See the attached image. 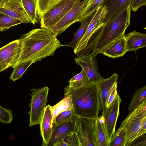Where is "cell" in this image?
<instances>
[{
	"instance_id": "7",
	"label": "cell",
	"mask_w": 146,
	"mask_h": 146,
	"mask_svg": "<svg viewBox=\"0 0 146 146\" xmlns=\"http://www.w3.org/2000/svg\"><path fill=\"white\" fill-rule=\"evenodd\" d=\"M95 119L77 117L75 123V132L80 146H96L94 136Z\"/></svg>"
},
{
	"instance_id": "16",
	"label": "cell",
	"mask_w": 146,
	"mask_h": 146,
	"mask_svg": "<svg viewBox=\"0 0 146 146\" xmlns=\"http://www.w3.org/2000/svg\"><path fill=\"white\" fill-rule=\"evenodd\" d=\"M51 106H46L40 123L41 135L43 139L42 145L48 146L52 131V115Z\"/></svg>"
},
{
	"instance_id": "17",
	"label": "cell",
	"mask_w": 146,
	"mask_h": 146,
	"mask_svg": "<svg viewBox=\"0 0 146 146\" xmlns=\"http://www.w3.org/2000/svg\"><path fill=\"white\" fill-rule=\"evenodd\" d=\"M125 35L114 41L104 49L101 53L115 58L122 57L127 52Z\"/></svg>"
},
{
	"instance_id": "28",
	"label": "cell",
	"mask_w": 146,
	"mask_h": 146,
	"mask_svg": "<svg viewBox=\"0 0 146 146\" xmlns=\"http://www.w3.org/2000/svg\"><path fill=\"white\" fill-rule=\"evenodd\" d=\"M104 0H88L85 9L81 15L79 22L94 12L100 6Z\"/></svg>"
},
{
	"instance_id": "4",
	"label": "cell",
	"mask_w": 146,
	"mask_h": 146,
	"mask_svg": "<svg viewBox=\"0 0 146 146\" xmlns=\"http://www.w3.org/2000/svg\"><path fill=\"white\" fill-rule=\"evenodd\" d=\"M117 132H125L123 146H130L137 139L146 132V99L123 120Z\"/></svg>"
},
{
	"instance_id": "12",
	"label": "cell",
	"mask_w": 146,
	"mask_h": 146,
	"mask_svg": "<svg viewBox=\"0 0 146 146\" xmlns=\"http://www.w3.org/2000/svg\"><path fill=\"white\" fill-rule=\"evenodd\" d=\"M97 55L92 51L87 55L76 58L74 60L84 71L90 81L95 84L103 78L98 70L96 58Z\"/></svg>"
},
{
	"instance_id": "8",
	"label": "cell",
	"mask_w": 146,
	"mask_h": 146,
	"mask_svg": "<svg viewBox=\"0 0 146 146\" xmlns=\"http://www.w3.org/2000/svg\"><path fill=\"white\" fill-rule=\"evenodd\" d=\"M88 0H84L76 3L60 19L48 29L57 36L72 24L78 21Z\"/></svg>"
},
{
	"instance_id": "31",
	"label": "cell",
	"mask_w": 146,
	"mask_h": 146,
	"mask_svg": "<svg viewBox=\"0 0 146 146\" xmlns=\"http://www.w3.org/2000/svg\"><path fill=\"white\" fill-rule=\"evenodd\" d=\"M13 115L12 111L0 106V121L5 123H9L12 121Z\"/></svg>"
},
{
	"instance_id": "9",
	"label": "cell",
	"mask_w": 146,
	"mask_h": 146,
	"mask_svg": "<svg viewBox=\"0 0 146 146\" xmlns=\"http://www.w3.org/2000/svg\"><path fill=\"white\" fill-rule=\"evenodd\" d=\"M121 101L118 94L110 106L106 108L102 111V115L104 118V121L102 124L106 136L108 146H109L111 139L115 132Z\"/></svg>"
},
{
	"instance_id": "34",
	"label": "cell",
	"mask_w": 146,
	"mask_h": 146,
	"mask_svg": "<svg viewBox=\"0 0 146 146\" xmlns=\"http://www.w3.org/2000/svg\"><path fill=\"white\" fill-rule=\"evenodd\" d=\"M117 94V82L113 86L108 96L105 104L106 108H108L110 106Z\"/></svg>"
},
{
	"instance_id": "29",
	"label": "cell",
	"mask_w": 146,
	"mask_h": 146,
	"mask_svg": "<svg viewBox=\"0 0 146 146\" xmlns=\"http://www.w3.org/2000/svg\"><path fill=\"white\" fill-rule=\"evenodd\" d=\"M57 0H37V8L40 19L45 13L49 11L54 2Z\"/></svg>"
},
{
	"instance_id": "24",
	"label": "cell",
	"mask_w": 146,
	"mask_h": 146,
	"mask_svg": "<svg viewBox=\"0 0 146 146\" xmlns=\"http://www.w3.org/2000/svg\"><path fill=\"white\" fill-rule=\"evenodd\" d=\"M146 99V86L137 89L133 94L128 108L129 113L132 111Z\"/></svg>"
},
{
	"instance_id": "26",
	"label": "cell",
	"mask_w": 146,
	"mask_h": 146,
	"mask_svg": "<svg viewBox=\"0 0 146 146\" xmlns=\"http://www.w3.org/2000/svg\"><path fill=\"white\" fill-rule=\"evenodd\" d=\"M24 23L22 21L0 12V32L6 31L11 27Z\"/></svg>"
},
{
	"instance_id": "22",
	"label": "cell",
	"mask_w": 146,
	"mask_h": 146,
	"mask_svg": "<svg viewBox=\"0 0 146 146\" xmlns=\"http://www.w3.org/2000/svg\"><path fill=\"white\" fill-rule=\"evenodd\" d=\"M131 0H104L101 6H105L108 11L105 21L111 13L119 9L130 5Z\"/></svg>"
},
{
	"instance_id": "25",
	"label": "cell",
	"mask_w": 146,
	"mask_h": 146,
	"mask_svg": "<svg viewBox=\"0 0 146 146\" xmlns=\"http://www.w3.org/2000/svg\"><path fill=\"white\" fill-rule=\"evenodd\" d=\"M69 83L67 86L73 89L93 84L90 81L86 74L82 69L79 73L74 76L69 81Z\"/></svg>"
},
{
	"instance_id": "35",
	"label": "cell",
	"mask_w": 146,
	"mask_h": 146,
	"mask_svg": "<svg viewBox=\"0 0 146 146\" xmlns=\"http://www.w3.org/2000/svg\"><path fill=\"white\" fill-rule=\"evenodd\" d=\"M146 5V0H131L130 6L133 11L136 12L142 6Z\"/></svg>"
},
{
	"instance_id": "30",
	"label": "cell",
	"mask_w": 146,
	"mask_h": 146,
	"mask_svg": "<svg viewBox=\"0 0 146 146\" xmlns=\"http://www.w3.org/2000/svg\"><path fill=\"white\" fill-rule=\"evenodd\" d=\"M80 146L78 136L74 132L66 136L56 146Z\"/></svg>"
},
{
	"instance_id": "13",
	"label": "cell",
	"mask_w": 146,
	"mask_h": 146,
	"mask_svg": "<svg viewBox=\"0 0 146 146\" xmlns=\"http://www.w3.org/2000/svg\"><path fill=\"white\" fill-rule=\"evenodd\" d=\"M77 117L58 124L54 123L52 127L51 136L48 146H56L67 136L75 132V123Z\"/></svg>"
},
{
	"instance_id": "18",
	"label": "cell",
	"mask_w": 146,
	"mask_h": 146,
	"mask_svg": "<svg viewBox=\"0 0 146 146\" xmlns=\"http://www.w3.org/2000/svg\"><path fill=\"white\" fill-rule=\"evenodd\" d=\"M127 51H136L146 46V34L134 31L125 35Z\"/></svg>"
},
{
	"instance_id": "19",
	"label": "cell",
	"mask_w": 146,
	"mask_h": 146,
	"mask_svg": "<svg viewBox=\"0 0 146 146\" xmlns=\"http://www.w3.org/2000/svg\"><path fill=\"white\" fill-rule=\"evenodd\" d=\"M95 13V12L81 21L80 22L81 24L78 30L74 34V37L73 39L69 43L66 44H63V46L72 48L74 50L76 48L79 41L86 33Z\"/></svg>"
},
{
	"instance_id": "6",
	"label": "cell",
	"mask_w": 146,
	"mask_h": 146,
	"mask_svg": "<svg viewBox=\"0 0 146 146\" xmlns=\"http://www.w3.org/2000/svg\"><path fill=\"white\" fill-rule=\"evenodd\" d=\"M49 90L47 86L31 90L30 110L28 112L30 117L29 127L40 124L47 102Z\"/></svg>"
},
{
	"instance_id": "3",
	"label": "cell",
	"mask_w": 146,
	"mask_h": 146,
	"mask_svg": "<svg viewBox=\"0 0 146 146\" xmlns=\"http://www.w3.org/2000/svg\"><path fill=\"white\" fill-rule=\"evenodd\" d=\"M130 5L120 8L110 14L106 19L100 35L92 51L97 55L115 40L125 35L130 24Z\"/></svg>"
},
{
	"instance_id": "11",
	"label": "cell",
	"mask_w": 146,
	"mask_h": 146,
	"mask_svg": "<svg viewBox=\"0 0 146 146\" xmlns=\"http://www.w3.org/2000/svg\"><path fill=\"white\" fill-rule=\"evenodd\" d=\"M81 0H68L44 13L40 19V27L48 29Z\"/></svg>"
},
{
	"instance_id": "33",
	"label": "cell",
	"mask_w": 146,
	"mask_h": 146,
	"mask_svg": "<svg viewBox=\"0 0 146 146\" xmlns=\"http://www.w3.org/2000/svg\"><path fill=\"white\" fill-rule=\"evenodd\" d=\"M74 115L72 109L64 111L57 115L54 123L56 124H59L69 120Z\"/></svg>"
},
{
	"instance_id": "23",
	"label": "cell",
	"mask_w": 146,
	"mask_h": 146,
	"mask_svg": "<svg viewBox=\"0 0 146 146\" xmlns=\"http://www.w3.org/2000/svg\"><path fill=\"white\" fill-rule=\"evenodd\" d=\"M98 117L95 119L94 129L96 146H108L106 136L103 124L99 121Z\"/></svg>"
},
{
	"instance_id": "2",
	"label": "cell",
	"mask_w": 146,
	"mask_h": 146,
	"mask_svg": "<svg viewBox=\"0 0 146 146\" xmlns=\"http://www.w3.org/2000/svg\"><path fill=\"white\" fill-rule=\"evenodd\" d=\"M64 96L71 99L74 115L77 117L95 119L99 117L100 100L96 84H90L73 89L64 88Z\"/></svg>"
},
{
	"instance_id": "27",
	"label": "cell",
	"mask_w": 146,
	"mask_h": 146,
	"mask_svg": "<svg viewBox=\"0 0 146 146\" xmlns=\"http://www.w3.org/2000/svg\"><path fill=\"white\" fill-rule=\"evenodd\" d=\"M33 62L28 61L17 64L13 68L14 70L10 77V79L15 81L20 78L23 74Z\"/></svg>"
},
{
	"instance_id": "1",
	"label": "cell",
	"mask_w": 146,
	"mask_h": 146,
	"mask_svg": "<svg viewBox=\"0 0 146 146\" xmlns=\"http://www.w3.org/2000/svg\"><path fill=\"white\" fill-rule=\"evenodd\" d=\"M20 39L21 51L16 65L28 61L34 63L40 61L43 58L53 56L56 50L63 46L56 36L46 29H33L23 35Z\"/></svg>"
},
{
	"instance_id": "20",
	"label": "cell",
	"mask_w": 146,
	"mask_h": 146,
	"mask_svg": "<svg viewBox=\"0 0 146 146\" xmlns=\"http://www.w3.org/2000/svg\"><path fill=\"white\" fill-rule=\"evenodd\" d=\"M22 5L31 23L33 25L40 21L37 8V0H21Z\"/></svg>"
},
{
	"instance_id": "10",
	"label": "cell",
	"mask_w": 146,
	"mask_h": 146,
	"mask_svg": "<svg viewBox=\"0 0 146 146\" xmlns=\"http://www.w3.org/2000/svg\"><path fill=\"white\" fill-rule=\"evenodd\" d=\"M20 39L13 40L0 48V72L16 65L21 51Z\"/></svg>"
},
{
	"instance_id": "14",
	"label": "cell",
	"mask_w": 146,
	"mask_h": 146,
	"mask_svg": "<svg viewBox=\"0 0 146 146\" xmlns=\"http://www.w3.org/2000/svg\"><path fill=\"white\" fill-rule=\"evenodd\" d=\"M0 12L19 19L24 23H31L21 0H0Z\"/></svg>"
},
{
	"instance_id": "21",
	"label": "cell",
	"mask_w": 146,
	"mask_h": 146,
	"mask_svg": "<svg viewBox=\"0 0 146 146\" xmlns=\"http://www.w3.org/2000/svg\"><path fill=\"white\" fill-rule=\"evenodd\" d=\"M73 109L71 100L68 96H64V98L58 103L53 106H51L50 110L52 115V126L55 123L57 115L64 111Z\"/></svg>"
},
{
	"instance_id": "32",
	"label": "cell",
	"mask_w": 146,
	"mask_h": 146,
	"mask_svg": "<svg viewBox=\"0 0 146 146\" xmlns=\"http://www.w3.org/2000/svg\"><path fill=\"white\" fill-rule=\"evenodd\" d=\"M125 137V132H115L111 139L109 146H123Z\"/></svg>"
},
{
	"instance_id": "5",
	"label": "cell",
	"mask_w": 146,
	"mask_h": 146,
	"mask_svg": "<svg viewBox=\"0 0 146 146\" xmlns=\"http://www.w3.org/2000/svg\"><path fill=\"white\" fill-rule=\"evenodd\" d=\"M107 13L106 7L103 5L95 11L86 33L74 50L77 57L87 55L93 50L101 32Z\"/></svg>"
},
{
	"instance_id": "15",
	"label": "cell",
	"mask_w": 146,
	"mask_h": 146,
	"mask_svg": "<svg viewBox=\"0 0 146 146\" xmlns=\"http://www.w3.org/2000/svg\"><path fill=\"white\" fill-rule=\"evenodd\" d=\"M118 78L117 74L114 73L108 78H103L96 84L99 96L100 111L102 109V111H104L106 108L105 104L108 96L113 86L117 82Z\"/></svg>"
}]
</instances>
